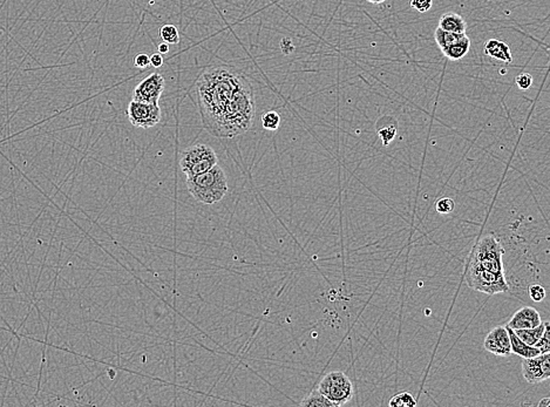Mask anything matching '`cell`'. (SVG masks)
Returning <instances> with one entry per match:
<instances>
[{
    "mask_svg": "<svg viewBox=\"0 0 550 407\" xmlns=\"http://www.w3.org/2000/svg\"><path fill=\"white\" fill-rule=\"evenodd\" d=\"M196 92L201 120L210 134L231 138L250 129L254 89L241 71L230 66L207 69L197 80Z\"/></svg>",
    "mask_w": 550,
    "mask_h": 407,
    "instance_id": "cell-1",
    "label": "cell"
},
{
    "mask_svg": "<svg viewBox=\"0 0 550 407\" xmlns=\"http://www.w3.org/2000/svg\"><path fill=\"white\" fill-rule=\"evenodd\" d=\"M190 195L200 204H215L228 192L227 175L219 165L195 177H187Z\"/></svg>",
    "mask_w": 550,
    "mask_h": 407,
    "instance_id": "cell-2",
    "label": "cell"
},
{
    "mask_svg": "<svg viewBox=\"0 0 550 407\" xmlns=\"http://www.w3.org/2000/svg\"><path fill=\"white\" fill-rule=\"evenodd\" d=\"M504 249L494 235H485L477 241L470 253L468 262L489 273L504 276Z\"/></svg>",
    "mask_w": 550,
    "mask_h": 407,
    "instance_id": "cell-3",
    "label": "cell"
},
{
    "mask_svg": "<svg viewBox=\"0 0 550 407\" xmlns=\"http://www.w3.org/2000/svg\"><path fill=\"white\" fill-rule=\"evenodd\" d=\"M219 163V158L215 150L207 145H194L183 150L180 159V167L185 177H192L212 170Z\"/></svg>",
    "mask_w": 550,
    "mask_h": 407,
    "instance_id": "cell-4",
    "label": "cell"
},
{
    "mask_svg": "<svg viewBox=\"0 0 550 407\" xmlns=\"http://www.w3.org/2000/svg\"><path fill=\"white\" fill-rule=\"evenodd\" d=\"M465 280L472 290L487 295H497L509 291V285L506 280V276L489 273L470 262H467Z\"/></svg>",
    "mask_w": 550,
    "mask_h": 407,
    "instance_id": "cell-5",
    "label": "cell"
},
{
    "mask_svg": "<svg viewBox=\"0 0 550 407\" xmlns=\"http://www.w3.org/2000/svg\"><path fill=\"white\" fill-rule=\"evenodd\" d=\"M318 390L327 399L331 400L336 407L342 406L354 398V385L342 371L327 373L320 381Z\"/></svg>",
    "mask_w": 550,
    "mask_h": 407,
    "instance_id": "cell-6",
    "label": "cell"
},
{
    "mask_svg": "<svg viewBox=\"0 0 550 407\" xmlns=\"http://www.w3.org/2000/svg\"><path fill=\"white\" fill-rule=\"evenodd\" d=\"M127 116L134 127L147 129L154 127L161 121V108L158 105L131 100L128 105Z\"/></svg>",
    "mask_w": 550,
    "mask_h": 407,
    "instance_id": "cell-7",
    "label": "cell"
},
{
    "mask_svg": "<svg viewBox=\"0 0 550 407\" xmlns=\"http://www.w3.org/2000/svg\"><path fill=\"white\" fill-rule=\"evenodd\" d=\"M166 80L160 73H152L145 78L133 91V100L145 104L158 105L162 93L165 91Z\"/></svg>",
    "mask_w": 550,
    "mask_h": 407,
    "instance_id": "cell-8",
    "label": "cell"
},
{
    "mask_svg": "<svg viewBox=\"0 0 550 407\" xmlns=\"http://www.w3.org/2000/svg\"><path fill=\"white\" fill-rule=\"evenodd\" d=\"M522 374L529 384H539L549 379L550 352L539 354L536 357L524 358Z\"/></svg>",
    "mask_w": 550,
    "mask_h": 407,
    "instance_id": "cell-9",
    "label": "cell"
},
{
    "mask_svg": "<svg viewBox=\"0 0 550 407\" xmlns=\"http://www.w3.org/2000/svg\"><path fill=\"white\" fill-rule=\"evenodd\" d=\"M485 347L491 354L499 357H508L512 354L511 339L506 327H497L489 331L484 342Z\"/></svg>",
    "mask_w": 550,
    "mask_h": 407,
    "instance_id": "cell-10",
    "label": "cell"
},
{
    "mask_svg": "<svg viewBox=\"0 0 550 407\" xmlns=\"http://www.w3.org/2000/svg\"><path fill=\"white\" fill-rule=\"evenodd\" d=\"M542 323L540 312L533 307H521L520 310L513 315L511 320L508 322V327L513 330H522V329H533Z\"/></svg>",
    "mask_w": 550,
    "mask_h": 407,
    "instance_id": "cell-11",
    "label": "cell"
},
{
    "mask_svg": "<svg viewBox=\"0 0 550 407\" xmlns=\"http://www.w3.org/2000/svg\"><path fill=\"white\" fill-rule=\"evenodd\" d=\"M484 52L491 58L499 60V62H507V64H511L513 62L511 48L507 44L497 40V39H489L488 42L485 44Z\"/></svg>",
    "mask_w": 550,
    "mask_h": 407,
    "instance_id": "cell-12",
    "label": "cell"
},
{
    "mask_svg": "<svg viewBox=\"0 0 550 407\" xmlns=\"http://www.w3.org/2000/svg\"><path fill=\"white\" fill-rule=\"evenodd\" d=\"M506 329H507L509 339H511L512 354H517V356L522 358H533L541 354L539 349H536L535 346L528 345L524 341H521L513 329H511L508 325H506Z\"/></svg>",
    "mask_w": 550,
    "mask_h": 407,
    "instance_id": "cell-13",
    "label": "cell"
},
{
    "mask_svg": "<svg viewBox=\"0 0 550 407\" xmlns=\"http://www.w3.org/2000/svg\"><path fill=\"white\" fill-rule=\"evenodd\" d=\"M439 28L453 33H466V21L458 13L448 12L439 20Z\"/></svg>",
    "mask_w": 550,
    "mask_h": 407,
    "instance_id": "cell-14",
    "label": "cell"
},
{
    "mask_svg": "<svg viewBox=\"0 0 550 407\" xmlns=\"http://www.w3.org/2000/svg\"><path fill=\"white\" fill-rule=\"evenodd\" d=\"M470 48V40L467 35H464L461 39H459L457 43L446 47L443 50V53L447 59L453 60V62H458L460 59L466 57Z\"/></svg>",
    "mask_w": 550,
    "mask_h": 407,
    "instance_id": "cell-15",
    "label": "cell"
},
{
    "mask_svg": "<svg viewBox=\"0 0 550 407\" xmlns=\"http://www.w3.org/2000/svg\"><path fill=\"white\" fill-rule=\"evenodd\" d=\"M544 327H546V322H542L540 325L533 327V329H522V330L514 331H515V334H517V337L521 341H524L528 345L534 346L536 343L539 342V339L542 337Z\"/></svg>",
    "mask_w": 550,
    "mask_h": 407,
    "instance_id": "cell-16",
    "label": "cell"
},
{
    "mask_svg": "<svg viewBox=\"0 0 550 407\" xmlns=\"http://www.w3.org/2000/svg\"><path fill=\"white\" fill-rule=\"evenodd\" d=\"M300 406L304 407H336L331 400L327 399L320 390L312 391L309 396L300 401Z\"/></svg>",
    "mask_w": 550,
    "mask_h": 407,
    "instance_id": "cell-17",
    "label": "cell"
},
{
    "mask_svg": "<svg viewBox=\"0 0 550 407\" xmlns=\"http://www.w3.org/2000/svg\"><path fill=\"white\" fill-rule=\"evenodd\" d=\"M465 35L466 33H453V32L443 31L441 28L437 27V30L434 32V38L438 46L440 47V50L443 51L446 47L457 43L459 39H461Z\"/></svg>",
    "mask_w": 550,
    "mask_h": 407,
    "instance_id": "cell-18",
    "label": "cell"
},
{
    "mask_svg": "<svg viewBox=\"0 0 550 407\" xmlns=\"http://www.w3.org/2000/svg\"><path fill=\"white\" fill-rule=\"evenodd\" d=\"M389 405L391 407H414L416 406V400L410 392H403L393 396L389 399Z\"/></svg>",
    "mask_w": 550,
    "mask_h": 407,
    "instance_id": "cell-19",
    "label": "cell"
},
{
    "mask_svg": "<svg viewBox=\"0 0 550 407\" xmlns=\"http://www.w3.org/2000/svg\"><path fill=\"white\" fill-rule=\"evenodd\" d=\"M160 37L162 42L169 45H177L180 43V33L174 25H165L160 28Z\"/></svg>",
    "mask_w": 550,
    "mask_h": 407,
    "instance_id": "cell-20",
    "label": "cell"
},
{
    "mask_svg": "<svg viewBox=\"0 0 550 407\" xmlns=\"http://www.w3.org/2000/svg\"><path fill=\"white\" fill-rule=\"evenodd\" d=\"M279 125H281V116L277 111H270L263 114L262 126L266 131H277Z\"/></svg>",
    "mask_w": 550,
    "mask_h": 407,
    "instance_id": "cell-21",
    "label": "cell"
},
{
    "mask_svg": "<svg viewBox=\"0 0 550 407\" xmlns=\"http://www.w3.org/2000/svg\"><path fill=\"white\" fill-rule=\"evenodd\" d=\"M455 208V200L450 199V197H441V199L437 201V204H435L437 212H438L439 214H443V215H447V214L453 212Z\"/></svg>",
    "mask_w": 550,
    "mask_h": 407,
    "instance_id": "cell-22",
    "label": "cell"
},
{
    "mask_svg": "<svg viewBox=\"0 0 550 407\" xmlns=\"http://www.w3.org/2000/svg\"><path fill=\"white\" fill-rule=\"evenodd\" d=\"M550 323L546 322V327H544V332H543L542 337L539 339V342L535 344V347L540 350L541 354H548L550 352Z\"/></svg>",
    "mask_w": 550,
    "mask_h": 407,
    "instance_id": "cell-23",
    "label": "cell"
},
{
    "mask_svg": "<svg viewBox=\"0 0 550 407\" xmlns=\"http://www.w3.org/2000/svg\"><path fill=\"white\" fill-rule=\"evenodd\" d=\"M378 134H379V138L383 141V145L389 146V143H392L394 138H396V127L393 126V125H389V126L379 129Z\"/></svg>",
    "mask_w": 550,
    "mask_h": 407,
    "instance_id": "cell-24",
    "label": "cell"
},
{
    "mask_svg": "<svg viewBox=\"0 0 550 407\" xmlns=\"http://www.w3.org/2000/svg\"><path fill=\"white\" fill-rule=\"evenodd\" d=\"M528 292H529V297H531V300H534V302H538V303L542 302L546 298V289L543 288L542 285H529Z\"/></svg>",
    "mask_w": 550,
    "mask_h": 407,
    "instance_id": "cell-25",
    "label": "cell"
},
{
    "mask_svg": "<svg viewBox=\"0 0 550 407\" xmlns=\"http://www.w3.org/2000/svg\"><path fill=\"white\" fill-rule=\"evenodd\" d=\"M432 5H433V0H410V6L419 13H426L430 11Z\"/></svg>",
    "mask_w": 550,
    "mask_h": 407,
    "instance_id": "cell-26",
    "label": "cell"
},
{
    "mask_svg": "<svg viewBox=\"0 0 550 407\" xmlns=\"http://www.w3.org/2000/svg\"><path fill=\"white\" fill-rule=\"evenodd\" d=\"M515 82L520 89L527 91V89H531V86H533L534 80H533V77H531V74L521 73L516 77Z\"/></svg>",
    "mask_w": 550,
    "mask_h": 407,
    "instance_id": "cell-27",
    "label": "cell"
},
{
    "mask_svg": "<svg viewBox=\"0 0 550 407\" xmlns=\"http://www.w3.org/2000/svg\"><path fill=\"white\" fill-rule=\"evenodd\" d=\"M134 65L140 69H148L150 66L149 55L146 53H140L134 58Z\"/></svg>",
    "mask_w": 550,
    "mask_h": 407,
    "instance_id": "cell-28",
    "label": "cell"
},
{
    "mask_svg": "<svg viewBox=\"0 0 550 407\" xmlns=\"http://www.w3.org/2000/svg\"><path fill=\"white\" fill-rule=\"evenodd\" d=\"M150 66H153L154 69H160L163 65V55L161 53H155L149 57Z\"/></svg>",
    "mask_w": 550,
    "mask_h": 407,
    "instance_id": "cell-29",
    "label": "cell"
},
{
    "mask_svg": "<svg viewBox=\"0 0 550 407\" xmlns=\"http://www.w3.org/2000/svg\"><path fill=\"white\" fill-rule=\"evenodd\" d=\"M158 53H161L162 55L163 54H167L169 52V44L165 43V42H162L158 47Z\"/></svg>",
    "mask_w": 550,
    "mask_h": 407,
    "instance_id": "cell-30",
    "label": "cell"
},
{
    "mask_svg": "<svg viewBox=\"0 0 550 407\" xmlns=\"http://www.w3.org/2000/svg\"><path fill=\"white\" fill-rule=\"evenodd\" d=\"M550 405V400L549 398H544V399L541 400L539 403L540 407H548Z\"/></svg>",
    "mask_w": 550,
    "mask_h": 407,
    "instance_id": "cell-31",
    "label": "cell"
},
{
    "mask_svg": "<svg viewBox=\"0 0 550 407\" xmlns=\"http://www.w3.org/2000/svg\"><path fill=\"white\" fill-rule=\"evenodd\" d=\"M367 1L374 5L383 4V3H385V0H367Z\"/></svg>",
    "mask_w": 550,
    "mask_h": 407,
    "instance_id": "cell-32",
    "label": "cell"
}]
</instances>
